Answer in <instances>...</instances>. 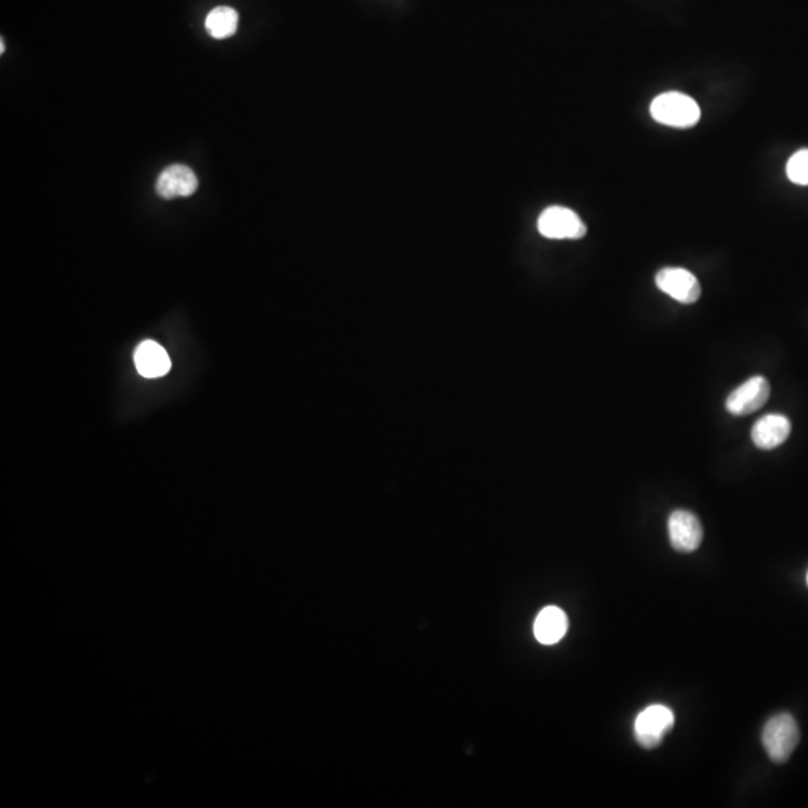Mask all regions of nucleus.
Returning <instances> with one entry per match:
<instances>
[{
    "label": "nucleus",
    "instance_id": "1",
    "mask_svg": "<svg viewBox=\"0 0 808 808\" xmlns=\"http://www.w3.org/2000/svg\"><path fill=\"white\" fill-rule=\"evenodd\" d=\"M651 117L657 123L671 128H692L701 119V108L695 99L680 92L662 93L653 99Z\"/></svg>",
    "mask_w": 808,
    "mask_h": 808
},
{
    "label": "nucleus",
    "instance_id": "2",
    "mask_svg": "<svg viewBox=\"0 0 808 808\" xmlns=\"http://www.w3.org/2000/svg\"><path fill=\"white\" fill-rule=\"evenodd\" d=\"M800 743V728L794 717L780 713L771 717L762 732V744L774 764H785Z\"/></svg>",
    "mask_w": 808,
    "mask_h": 808
},
{
    "label": "nucleus",
    "instance_id": "3",
    "mask_svg": "<svg viewBox=\"0 0 808 808\" xmlns=\"http://www.w3.org/2000/svg\"><path fill=\"white\" fill-rule=\"evenodd\" d=\"M674 722L671 708L660 704L650 705L636 717L633 725L636 741L642 749H656L674 728Z\"/></svg>",
    "mask_w": 808,
    "mask_h": 808
},
{
    "label": "nucleus",
    "instance_id": "4",
    "mask_svg": "<svg viewBox=\"0 0 808 808\" xmlns=\"http://www.w3.org/2000/svg\"><path fill=\"white\" fill-rule=\"evenodd\" d=\"M538 229L551 240H580L587 234L586 223L571 208L548 207L539 216Z\"/></svg>",
    "mask_w": 808,
    "mask_h": 808
},
{
    "label": "nucleus",
    "instance_id": "5",
    "mask_svg": "<svg viewBox=\"0 0 808 808\" xmlns=\"http://www.w3.org/2000/svg\"><path fill=\"white\" fill-rule=\"evenodd\" d=\"M656 285L660 291L681 304H693L701 297V285L695 274L686 268L666 267L656 274Z\"/></svg>",
    "mask_w": 808,
    "mask_h": 808
},
{
    "label": "nucleus",
    "instance_id": "6",
    "mask_svg": "<svg viewBox=\"0 0 808 808\" xmlns=\"http://www.w3.org/2000/svg\"><path fill=\"white\" fill-rule=\"evenodd\" d=\"M770 382L764 376H755L735 388L726 399V410L734 416H746L764 407L770 399Z\"/></svg>",
    "mask_w": 808,
    "mask_h": 808
},
{
    "label": "nucleus",
    "instance_id": "7",
    "mask_svg": "<svg viewBox=\"0 0 808 808\" xmlns=\"http://www.w3.org/2000/svg\"><path fill=\"white\" fill-rule=\"evenodd\" d=\"M669 541L678 553H693L704 539L701 521L695 514L678 509L668 520Z\"/></svg>",
    "mask_w": 808,
    "mask_h": 808
},
{
    "label": "nucleus",
    "instance_id": "8",
    "mask_svg": "<svg viewBox=\"0 0 808 808\" xmlns=\"http://www.w3.org/2000/svg\"><path fill=\"white\" fill-rule=\"evenodd\" d=\"M198 177L186 165L174 164L162 171L156 182V192L164 200L191 197L197 192Z\"/></svg>",
    "mask_w": 808,
    "mask_h": 808
},
{
    "label": "nucleus",
    "instance_id": "9",
    "mask_svg": "<svg viewBox=\"0 0 808 808\" xmlns=\"http://www.w3.org/2000/svg\"><path fill=\"white\" fill-rule=\"evenodd\" d=\"M791 430V421L786 416L771 413L753 425L752 440L759 449L770 451L783 445L788 440Z\"/></svg>",
    "mask_w": 808,
    "mask_h": 808
},
{
    "label": "nucleus",
    "instance_id": "10",
    "mask_svg": "<svg viewBox=\"0 0 808 808\" xmlns=\"http://www.w3.org/2000/svg\"><path fill=\"white\" fill-rule=\"evenodd\" d=\"M135 366L144 378L155 379L167 375L171 369L167 351L156 342H143L135 351Z\"/></svg>",
    "mask_w": 808,
    "mask_h": 808
},
{
    "label": "nucleus",
    "instance_id": "11",
    "mask_svg": "<svg viewBox=\"0 0 808 808\" xmlns=\"http://www.w3.org/2000/svg\"><path fill=\"white\" fill-rule=\"evenodd\" d=\"M536 639L541 644L553 645L557 644L563 636L566 635L568 630V617L562 609L557 606H547L539 612L536 617L535 627Z\"/></svg>",
    "mask_w": 808,
    "mask_h": 808
},
{
    "label": "nucleus",
    "instance_id": "12",
    "mask_svg": "<svg viewBox=\"0 0 808 808\" xmlns=\"http://www.w3.org/2000/svg\"><path fill=\"white\" fill-rule=\"evenodd\" d=\"M238 14L229 6H217L205 20V29L213 38L225 39L237 32Z\"/></svg>",
    "mask_w": 808,
    "mask_h": 808
},
{
    "label": "nucleus",
    "instance_id": "13",
    "mask_svg": "<svg viewBox=\"0 0 808 808\" xmlns=\"http://www.w3.org/2000/svg\"><path fill=\"white\" fill-rule=\"evenodd\" d=\"M788 179L795 185L808 186V150H798L786 165Z\"/></svg>",
    "mask_w": 808,
    "mask_h": 808
},
{
    "label": "nucleus",
    "instance_id": "14",
    "mask_svg": "<svg viewBox=\"0 0 808 808\" xmlns=\"http://www.w3.org/2000/svg\"><path fill=\"white\" fill-rule=\"evenodd\" d=\"M807 586H808V572H807Z\"/></svg>",
    "mask_w": 808,
    "mask_h": 808
}]
</instances>
